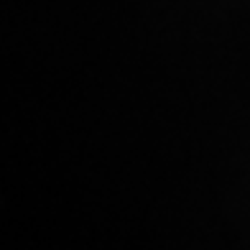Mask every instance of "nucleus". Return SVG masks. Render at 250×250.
I'll list each match as a JSON object with an SVG mask.
<instances>
[]
</instances>
